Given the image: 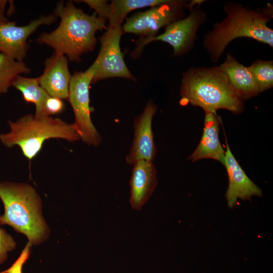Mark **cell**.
<instances>
[{"mask_svg":"<svg viewBox=\"0 0 273 273\" xmlns=\"http://www.w3.org/2000/svg\"><path fill=\"white\" fill-rule=\"evenodd\" d=\"M54 14L60 19L57 28L40 33L35 41L73 62L79 63L82 55L93 51L97 43L96 32L107 29L106 19L95 12L90 15L84 13L71 1L58 2Z\"/></svg>","mask_w":273,"mask_h":273,"instance_id":"6da1fadb","label":"cell"},{"mask_svg":"<svg viewBox=\"0 0 273 273\" xmlns=\"http://www.w3.org/2000/svg\"><path fill=\"white\" fill-rule=\"evenodd\" d=\"M272 8L252 9L239 3H226V16L203 37V44L210 60H219L228 45L238 38H252L272 48L273 30L267 24L272 18Z\"/></svg>","mask_w":273,"mask_h":273,"instance_id":"7a4b0ae2","label":"cell"},{"mask_svg":"<svg viewBox=\"0 0 273 273\" xmlns=\"http://www.w3.org/2000/svg\"><path fill=\"white\" fill-rule=\"evenodd\" d=\"M180 104L198 106L205 112L225 109L243 112V100L229 83L219 66L192 67L183 73Z\"/></svg>","mask_w":273,"mask_h":273,"instance_id":"3957f363","label":"cell"},{"mask_svg":"<svg viewBox=\"0 0 273 273\" xmlns=\"http://www.w3.org/2000/svg\"><path fill=\"white\" fill-rule=\"evenodd\" d=\"M0 199L4 213L0 224H7L37 245L49 237L50 230L43 217L42 202L36 190L26 183L0 182Z\"/></svg>","mask_w":273,"mask_h":273,"instance_id":"277c9868","label":"cell"},{"mask_svg":"<svg viewBox=\"0 0 273 273\" xmlns=\"http://www.w3.org/2000/svg\"><path fill=\"white\" fill-rule=\"evenodd\" d=\"M10 131L0 134V141L7 148L18 146L23 155L31 160L39 153L44 142L61 139L69 142L80 140L73 124L60 118L26 114L16 121L8 120Z\"/></svg>","mask_w":273,"mask_h":273,"instance_id":"5b68a950","label":"cell"},{"mask_svg":"<svg viewBox=\"0 0 273 273\" xmlns=\"http://www.w3.org/2000/svg\"><path fill=\"white\" fill-rule=\"evenodd\" d=\"M93 78L89 68L85 71H75L69 85L68 101L74 114L73 124L80 140L88 145L97 147L102 137L90 117L89 88Z\"/></svg>","mask_w":273,"mask_h":273,"instance_id":"8992f818","label":"cell"},{"mask_svg":"<svg viewBox=\"0 0 273 273\" xmlns=\"http://www.w3.org/2000/svg\"><path fill=\"white\" fill-rule=\"evenodd\" d=\"M206 14L199 6L190 11L189 15L166 26L162 34L150 38L140 39L131 55L137 57L143 48L154 41H161L170 44L173 48V56H181L191 51L197 37V32L206 20Z\"/></svg>","mask_w":273,"mask_h":273,"instance_id":"52a82bcc","label":"cell"},{"mask_svg":"<svg viewBox=\"0 0 273 273\" xmlns=\"http://www.w3.org/2000/svg\"><path fill=\"white\" fill-rule=\"evenodd\" d=\"M122 26H108L99 38L101 47L99 54L88 68L93 74L92 83L111 77H121L136 81L128 69L120 46Z\"/></svg>","mask_w":273,"mask_h":273,"instance_id":"ba28073f","label":"cell"},{"mask_svg":"<svg viewBox=\"0 0 273 273\" xmlns=\"http://www.w3.org/2000/svg\"><path fill=\"white\" fill-rule=\"evenodd\" d=\"M188 3L185 0H169L147 11L138 12L126 19L122 27L123 33L137 34L140 39L154 37L161 28L184 18V9Z\"/></svg>","mask_w":273,"mask_h":273,"instance_id":"9c48e42d","label":"cell"},{"mask_svg":"<svg viewBox=\"0 0 273 273\" xmlns=\"http://www.w3.org/2000/svg\"><path fill=\"white\" fill-rule=\"evenodd\" d=\"M57 17L53 13L42 15L28 25L17 26L15 21L0 25V53L19 62H23L29 49L27 39L41 25L55 23Z\"/></svg>","mask_w":273,"mask_h":273,"instance_id":"30bf717a","label":"cell"},{"mask_svg":"<svg viewBox=\"0 0 273 273\" xmlns=\"http://www.w3.org/2000/svg\"><path fill=\"white\" fill-rule=\"evenodd\" d=\"M157 109L155 103L149 100L143 112L134 119L133 141L126 157L128 164L132 165L141 160L153 162L157 149L152 130V120Z\"/></svg>","mask_w":273,"mask_h":273,"instance_id":"8fae6325","label":"cell"},{"mask_svg":"<svg viewBox=\"0 0 273 273\" xmlns=\"http://www.w3.org/2000/svg\"><path fill=\"white\" fill-rule=\"evenodd\" d=\"M226 150L225 151V166L229 178V185L225 194L228 206L233 209L238 199L251 200L253 196L261 197V189L246 175L233 155L225 137Z\"/></svg>","mask_w":273,"mask_h":273,"instance_id":"7c38bea8","label":"cell"},{"mask_svg":"<svg viewBox=\"0 0 273 273\" xmlns=\"http://www.w3.org/2000/svg\"><path fill=\"white\" fill-rule=\"evenodd\" d=\"M71 77L67 57L54 52L46 59L43 72L37 79L50 96L68 100Z\"/></svg>","mask_w":273,"mask_h":273,"instance_id":"4fadbf2b","label":"cell"},{"mask_svg":"<svg viewBox=\"0 0 273 273\" xmlns=\"http://www.w3.org/2000/svg\"><path fill=\"white\" fill-rule=\"evenodd\" d=\"M132 165L129 203L133 210L140 211L157 186V171L153 162L144 160L138 161Z\"/></svg>","mask_w":273,"mask_h":273,"instance_id":"5bb4252c","label":"cell"},{"mask_svg":"<svg viewBox=\"0 0 273 273\" xmlns=\"http://www.w3.org/2000/svg\"><path fill=\"white\" fill-rule=\"evenodd\" d=\"M220 120L216 113L205 112L204 125L201 140L189 159L195 162L212 159L224 164L225 151L219 138Z\"/></svg>","mask_w":273,"mask_h":273,"instance_id":"9a60e30c","label":"cell"},{"mask_svg":"<svg viewBox=\"0 0 273 273\" xmlns=\"http://www.w3.org/2000/svg\"><path fill=\"white\" fill-rule=\"evenodd\" d=\"M219 67L243 100L255 97L260 93L257 83L249 67L239 62L232 54H226L224 61Z\"/></svg>","mask_w":273,"mask_h":273,"instance_id":"2e32d148","label":"cell"},{"mask_svg":"<svg viewBox=\"0 0 273 273\" xmlns=\"http://www.w3.org/2000/svg\"><path fill=\"white\" fill-rule=\"evenodd\" d=\"M12 86L21 93L26 102L35 104V116H46L44 105L50 95L40 85L37 78H30L19 75L15 78Z\"/></svg>","mask_w":273,"mask_h":273,"instance_id":"e0dca14e","label":"cell"},{"mask_svg":"<svg viewBox=\"0 0 273 273\" xmlns=\"http://www.w3.org/2000/svg\"><path fill=\"white\" fill-rule=\"evenodd\" d=\"M169 0H113L111 1V15L109 26H121L127 15L131 11L145 7H153Z\"/></svg>","mask_w":273,"mask_h":273,"instance_id":"ac0fdd59","label":"cell"},{"mask_svg":"<svg viewBox=\"0 0 273 273\" xmlns=\"http://www.w3.org/2000/svg\"><path fill=\"white\" fill-rule=\"evenodd\" d=\"M30 72V69L23 62L17 61L0 53V96L8 92L17 76Z\"/></svg>","mask_w":273,"mask_h":273,"instance_id":"d6986e66","label":"cell"},{"mask_svg":"<svg viewBox=\"0 0 273 273\" xmlns=\"http://www.w3.org/2000/svg\"><path fill=\"white\" fill-rule=\"evenodd\" d=\"M248 67L257 83L260 93L272 87V61L257 60Z\"/></svg>","mask_w":273,"mask_h":273,"instance_id":"ffe728a7","label":"cell"},{"mask_svg":"<svg viewBox=\"0 0 273 273\" xmlns=\"http://www.w3.org/2000/svg\"><path fill=\"white\" fill-rule=\"evenodd\" d=\"M17 243L4 229L0 228V264L8 258V253L14 250Z\"/></svg>","mask_w":273,"mask_h":273,"instance_id":"44dd1931","label":"cell"},{"mask_svg":"<svg viewBox=\"0 0 273 273\" xmlns=\"http://www.w3.org/2000/svg\"><path fill=\"white\" fill-rule=\"evenodd\" d=\"M77 3L86 4L90 8L95 10L97 15L104 19H109L111 15V6L110 4L105 0H82L74 1Z\"/></svg>","mask_w":273,"mask_h":273,"instance_id":"7402d4cb","label":"cell"},{"mask_svg":"<svg viewBox=\"0 0 273 273\" xmlns=\"http://www.w3.org/2000/svg\"><path fill=\"white\" fill-rule=\"evenodd\" d=\"M32 246V244L28 242L19 256L12 265L6 270L1 271L0 273H22L23 265L30 257Z\"/></svg>","mask_w":273,"mask_h":273,"instance_id":"603a6c76","label":"cell"},{"mask_svg":"<svg viewBox=\"0 0 273 273\" xmlns=\"http://www.w3.org/2000/svg\"><path fill=\"white\" fill-rule=\"evenodd\" d=\"M64 109V103L63 100L57 97L49 96L45 101L44 111L46 116L59 114Z\"/></svg>","mask_w":273,"mask_h":273,"instance_id":"cb8c5ba5","label":"cell"},{"mask_svg":"<svg viewBox=\"0 0 273 273\" xmlns=\"http://www.w3.org/2000/svg\"><path fill=\"white\" fill-rule=\"evenodd\" d=\"M8 2L6 0H0V25L9 21L5 16V9Z\"/></svg>","mask_w":273,"mask_h":273,"instance_id":"d4e9b609","label":"cell"}]
</instances>
